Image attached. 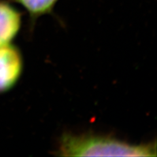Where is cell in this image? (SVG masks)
Returning a JSON list of instances; mask_svg holds the SVG:
<instances>
[{"label": "cell", "instance_id": "2", "mask_svg": "<svg viewBox=\"0 0 157 157\" xmlns=\"http://www.w3.org/2000/svg\"><path fill=\"white\" fill-rule=\"evenodd\" d=\"M23 70V60L18 48L11 44L0 47V93L13 88Z\"/></svg>", "mask_w": 157, "mask_h": 157}, {"label": "cell", "instance_id": "1", "mask_svg": "<svg viewBox=\"0 0 157 157\" xmlns=\"http://www.w3.org/2000/svg\"><path fill=\"white\" fill-rule=\"evenodd\" d=\"M156 145L131 144L110 136L63 134L58 155L63 156H155Z\"/></svg>", "mask_w": 157, "mask_h": 157}, {"label": "cell", "instance_id": "3", "mask_svg": "<svg viewBox=\"0 0 157 157\" xmlns=\"http://www.w3.org/2000/svg\"><path fill=\"white\" fill-rule=\"evenodd\" d=\"M21 13L6 2H0V47L10 44L21 27Z\"/></svg>", "mask_w": 157, "mask_h": 157}, {"label": "cell", "instance_id": "4", "mask_svg": "<svg viewBox=\"0 0 157 157\" xmlns=\"http://www.w3.org/2000/svg\"><path fill=\"white\" fill-rule=\"evenodd\" d=\"M22 6L32 21L44 14L51 13L59 0H14Z\"/></svg>", "mask_w": 157, "mask_h": 157}]
</instances>
